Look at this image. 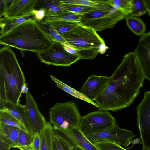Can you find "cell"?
Segmentation results:
<instances>
[{
	"mask_svg": "<svg viewBox=\"0 0 150 150\" xmlns=\"http://www.w3.org/2000/svg\"><path fill=\"white\" fill-rule=\"evenodd\" d=\"M67 43L75 49L80 60L93 59L108 48L103 38L93 29L80 24L61 35Z\"/></svg>",
	"mask_w": 150,
	"mask_h": 150,
	"instance_id": "277c9868",
	"label": "cell"
},
{
	"mask_svg": "<svg viewBox=\"0 0 150 150\" xmlns=\"http://www.w3.org/2000/svg\"><path fill=\"white\" fill-rule=\"evenodd\" d=\"M26 100L25 105L34 134H39L47 122L39 110L36 102L29 91L26 93Z\"/></svg>",
	"mask_w": 150,
	"mask_h": 150,
	"instance_id": "5bb4252c",
	"label": "cell"
},
{
	"mask_svg": "<svg viewBox=\"0 0 150 150\" xmlns=\"http://www.w3.org/2000/svg\"><path fill=\"white\" fill-rule=\"evenodd\" d=\"M144 1L148 8V12L150 11V0H144Z\"/></svg>",
	"mask_w": 150,
	"mask_h": 150,
	"instance_id": "ab89813d",
	"label": "cell"
},
{
	"mask_svg": "<svg viewBox=\"0 0 150 150\" xmlns=\"http://www.w3.org/2000/svg\"><path fill=\"white\" fill-rule=\"evenodd\" d=\"M148 14L149 15V16L150 17V11L148 12Z\"/></svg>",
	"mask_w": 150,
	"mask_h": 150,
	"instance_id": "b9f144b4",
	"label": "cell"
},
{
	"mask_svg": "<svg viewBox=\"0 0 150 150\" xmlns=\"http://www.w3.org/2000/svg\"><path fill=\"white\" fill-rule=\"evenodd\" d=\"M136 109L142 150H150V91L144 92V98Z\"/></svg>",
	"mask_w": 150,
	"mask_h": 150,
	"instance_id": "9c48e42d",
	"label": "cell"
},
{
	"mask_svg": "<svg viewBox=\"0 0 150 150\" xmlns=\"http://www.w3.org/2000/svg\"><path fill=\"white\" fill-rule=\"evenodd\" d=\"M34 135L21 129L17 148L20 150H33L32 143Z\"/></svg>",
	"mask_w": 150,
	"mask_h": 150,
	"instance_id": "484cf974",
	"label": "cell"
},
{
	"mask_svg": "<svg viewBox=\"0 0 150 150\" xmlns=\"http://www.w3.org/2000/svg\"><path fill=\"white\" fill-rule=\"evenodd\" d=\"M21 129L0 122V142L17 148Z\"/></svg>",
	"mask_w": 150,
	"mask_h": 150,
	"instance_id": "e0dca14e",
	"label": "cell"
},
{
	"mask_svg": "<svg viewBox=\"0 0 150 150\" xmlns=\"http://www.w3.org/2000/svg\"><path fill=\"white\" fill-rule=\"evenodd\" d=\"M49 117L53 129L62 131L78 128L81 117L76 105L71 101L56 103L50 108Z\"/></svg>",
	"mask_w": 150,
	"mask_h": 150,
	"instance_id": "5b68a950",
	"label": "cell"
},
{
	"mask_svg": "<svg viewBox=\"0 0 150 150\" xmlns=\"http://www.w3.org/2000/svg\"><path fill=\"white\" fill-rule=\"evenodd\" d=\"M110 76L106 87L94 100L98 110L116 112L129 106L138 96L146 79L134 52L124 56Z\"/></svg>",
	"mask_w": 150,
	"mask_h": 150,
	"instance_id": "6da1fadb",
	"label": "cell"
},
{
	"mask_svg": "<svg viewBox=\"0 0 150 150\" xmlns=\"http://www.w3.org/2000/svg\"><path fill=\"white\" fill-rule=\"evenodd\" d=\"M111 77L91 74L81 88L79 92L92 101L102 92L108 84Z\"/></svg>",
	"mask_w": 150,
	"mask_h": 150,
	"instance_id": "7c38bea8",
	"label": "cell"
},
{
	"mask_svg": "<svg viewBox=\"0 0 150 150\" xmlns=\"http://www.w3.org/2000/svg\"><path fill=\"white\" fill-rule=\"evenodd\" d=\"M38 22L47 34L54 41H57L62 44L67 43L62 36L55 30L50 22L43 24L38 21Z\"/></svg>",
	"mask_w": 150,
	"mask_h": 150,
	"instance_id": "4dcf8cb0",
	"label": "cell"
},
{
	"mask_svg": "<svg viewBox=\"0 0 150 150\" xmlns=\"http://www.w3.org/2000/svg\"><path fill=\"white\" fill-rule=\"evenodd\" d=\"M0 110L5 111L12 115L25 127L28 133L34 135L25 105H23L20 103L16 104L0 100Z\"/></svg>",
	"mask_w": 150,
	"mask_h": 150,
	"instance_id": "2e32d148",
	"label": "cell"
},
{
	"mask_svg": "<svg viewBox=\"0 0 150 150\" xmlns=\"http://www.w3.org/2000/svg\"><path fill=\"white\" fill-rule=\"evenodd\" d=\"M40 139L39 134H35L32 143L33 150H40Z\"/></svg>",
	"mask_w": 150,
	"mask_h": 150,
	"instance_id": "e575fe53",
	"label": "cell"
},
{
	"mask_svg": "<svg viewBox=\"0 0 150 150\" xmlns=\"http://www.w3.org/2000/svg\"><path fill=\"white\" fill-rule=\"evenodd\" d=\"M0 122L18 128L28 132L25 127L18 120L5 111L0 110Z\"/></svg>",
	"mask_w": 150,
	"mask_h": 150,
	"instance_id": "4316f807",
	"label": "cell"
},
{
	"mask_svg": "<svg viewBox=\"0 0 150 150\" xmlns=\"http://www.w3.org/2000/svg\"><path fill=\"white\" fill-rule=\"evenodd\" d=\"M61 1L63 3L91 7L97 10H110L112 8L109 5L103 3L101 0H61Z\"/></svg>",
	"mask_w": 150,
	"mask_h": 150,
	"instance_id": "cb8c5ba5",
	"label": "cell"
},
{
	"mask_svg": "<svg viewBox=\"0 0 150 150\" xmlns=\"http://www.w3.org/2000/svg\"><path fill=\"white\" fill-rule=\"evenodd\" d=\"M82 15L69 12L61 15L52 17H45L43 20L38 21L45 23L56 21H64L80 23Z\"/></svg>",
	"mask_w": 150,
	"mask_h": 150,
	"instance_id": "d4e9b609",
	"label": "cell"
},
{
	"mask_svg": "<svg viewBox=\"0 0 150 150\" xmlns=\"http://www.w3.org/2000/svg\"><path fill=\"white\" fill-rule=\"evenodd\" d=\"M42 1L46 8L45 17H52L64 14L69 11L64 9L62 6L60 0H51Z\"/></svg>",
	"mask_w": 150,
	"mask_h": 150,
	"instance_id": "44dd1931",
	"label": "cell"
},
{
	"mask_svg": "<svg viewBox=\"0 0 150 150\" xmlns=\"http://www.w3.org/2000/svg\"><path fill=\"white\" fill-rule=\"evenodd\" d=\"M62 144L64 150H71V146L66 142L64 141H62Z\"/></svg>",
	"mask_w": 150,
	"mask_h": 150,
	"instance_id": "8d00e7d4",
	"label": "cell"
},
{
	"mask_svg": "<svg viewBox=\"0 0 150 150\" xmlns=\"http://www.w3.org/2000/svg\"><path fill=\"white\" fill-rule=\"evenodd\" d=\"M54 42L35 19L26 21L0 35V43L4 46L36 53L47 49Z\"/></svg>",
	"mask_w": 150,
	"mask_h": 150,
	"instance_id": "7a4b0ae2",
	"label": "cell"
},
{
	"mask_svg": "<svg viewBox=\"0 0 150 150\" xmlns=\"http://www.w3.org/2000/svg\"><path fill=\"white\" fill-rule=\"evenodd\" d=\"M104 4L118 10L126 16H129L132 11V0H101Z\"/></svg>",
	"mask_w": 150,
	"mask_h": 150,
	"instance_id": "603a6c76",
	"label": "cell"
},
{
	"mask_svg": "<svg viewBox=\"0 0 150 150\" xmlns=\"http://www.w3.org/2000/svg\"><path fill=\"white\" fill-rule=\"evenodd\" d=\"M38 0H12L9 5L0 13V17L9 19L25 17L33 13Z\"/></svg>",
	"mask_w": 150,
	"mask_h": 150,
	"instance_id": "4fadbf2b",
	"label": "cell"
},
{
	"mask_svg": "<svg viewBox=\"0 0 150 150\" xmlns=\"http://www.w3.org/2000/svg\"><path fill=\"white\" fill-rule=\"evenodd\" d=\"M47 9L44 8H42L33 11L35 14V19L38 21H40L44 19L46 16V13Z\"/></svg>",
	"mask_w": 150,
	"mask_h": 150,
	"instance_id": "d6a6232c",
	"label": "cell"
},
{
	"mask_svg": "<svg viewBox=\"0 0 150 150\" xmlns=\"http://www.w3.org/2000/svg\"><path fill=\"white\" fill-rule=\"evenodd\" d=\"M62 45L65 49L68 52L72 54L78 56L76 50L74 48L70 46L67 43L62 44Z\"/></svg>",
	"mask_w": 150,
	"mask_h": 150,
	"instance_id": "d590c367",
	"label": "cell"
},
{
	"mask_svg": "<svg viewBox=\"0 0 150 150\" xmlns=\"http://www.w3.org/2000/svg\"><path fill=\"white\" fill-rule=\"evenodd\" d=\"M36 54L42 62L48 65L68 66L80 60L79 56L69 53L62 43L56 41L47 49Z\"/></svg>",
	"mask_w": 150,
	"mask_h": 150,
	"instance_id": "ba28073f",
	"label": "cell"
},
{
	"mask_svg": "<svg viewBox=\"0 0 150 150\" xmlns=\"http://www.w3.org/2000/svg\"><path fill=\"white\" fill-rule=\"evenodd\" d=\"M0 150H10L9 149H6L3 148H0Z\"/></svg>",
	"mask_w": 150,
	"mask_h": 150,
	"instance_id": "60d3db41",
	"label": "cell"
},
{
	"mask_svg": "<svg viewBox=\"0 0 150 150\" xmlns=\"http://www.w3.org/2000/svg\"><path fill=\"white\" fill-rule=\"evenodd\" d=\"M50 76L51 79L56 83L57 87L75 97L89 103L96 107H98V105L96 103L91 100L79 91L67 85L54 76L51 75H50Z\"/></svg>",
	"mask_w": 150,
	"mask_h": 150,
	"instance_id": "ffe728a7",
	"label": "cell"
},
{
	"mask_svg": "<svg viewBox=\"0 0 150 150\" xmlns=\"http://www.w3.org/2000/svg\"><path fill=\"white\" fill-rule=\"evenodd\" d=\"M25 83L15 53L11 47L4 46L0 49V100L18 104Z\"/></svg>",
	"mask_w": 150,
	"mask_h": 150,
	"instance_id": "3957f363",
	"label": "cell"
},
{
	"mask_svg": "<svg viewBox=\"0 0 150 150\" xmlns=\"http://www.w3.org/2000/svg\"><path fill=\"white\" fill-rule=\"evenodd\" d=\"M71 150H84L82 148L79 146H71Z\"/></svg>",
	"mask_w": 150,
	"mask_h": 150,
	"instance_id": "f35d334b",
	"label": "cell"
},
{
	"mask_svg": "<svg viewBox=\"0 0 150 150\" xmlns=\"http://www.w3.org/2000/svg\"><path fill=\"white\" fill-rule=\"evenodd\" d=\"M35 19L33 12L25 17L9 19L3 17L0 19V35L6 33L20 24L28 20Z\"/></svg>",
	"mask_w": 150,
	"mask_h": 150,
	"instance_id": "ac0fdd59",
	"label": "cell"
},
{
	"mask_svg": "<svg viewBox=\"0 0 150 150\" xmlns=\"http://www.w3.org/2000/svg\"><path fill=\"white\" fill-rule=\"evenodd\" d=\"M125 19L128 27L136 35L141 36L145 33V25L141 19L129 16H127Z\"/></svg>",
	"mask_w": 150,
	"mask_h": 150,
	"instance_id": "7402d4cb",
	"label": "cell"
},
{
	"mask_svg": "<svg viewBox=\"0 0 150 150\" xmlns=\"http://www.w3.org/2000/svg\"><path fill=\"white\" fill-rule=\"evenodd\" d=\"M91 143L101 141L114 142L123 147H127L129 142L135 137L131 131L122 129L117 124L103 131L85 136Z\"/></svg>",
	"mask_w": 150,
	"mask_h": 150,
	"instance_id": "30bf717a",
	"label": "cell"
},
{
	"mask_svg": "<svg viewBox=\"0 0 150 150\" xmlns=\"http://www.w3.org/2000/svg\"><path fill=\"white\" fill-rule=\"evenodd\" d=\"M40 139V150H53L54 133L52 126L49 122L39 133Z\"/></svg>",
	"mask_w": 150,
	"mask_h": 150,
	"instance_id": "d6986e66",
	"label": "cell"
},
{
	"mask_svg": "<svg viewBox=\"0 0 150 150\" xmlns=\"http://www.w3.org/2000/svg\"><path fill=\"white\" fill-rule=\"evenodd\" d=\"M126 16L113 8L110 10H95L82 15L79 24L96 31L101 32L113 28L118 22Z\"/></svg>",
	"mask_w": 150,
	"mask_h": 150,
	"instance_id": "8992f818",
	"label": "cell"
},
{
	"mask_svg": "<svg viewBox=\"0 0 150 150\" xmlns=\"http://www.w3.org/2000/svg\"><path fill=\"white\" fill-rule=\"evenodd\" d=\"M117 124L116 119L110 112L98 110L81 116L78 129L86 136L103 131Z\"/></svg>",
	"mask_w": 150,
	"mask_h": 150,
	"instance_id": "52a82bcc",
	"label": "cell"
},
{
	"mask_svg": "<svg viewBox=\"0 0 150 150\" xmlns=\"http://www.w3.org/2000/svg\"><path fill=\"white\" fill-rule=\"evenodd\" d=\"M132 11L129 16L137 17L148 12L144 0H132Z\"/></svg>",
	"mask_w": 150,
	"mask_h": 150,
	"instance_id": "f546056e",
	"label": "cell"
},
{
	"mask_svg": "<svg viewBox=\"0 0 150 150\" xmlns=\"http://www.w3.org/2000/svg\"><path fill=\"white\" fill-rule=\"evenodd\" d=\"M53 150H64L61 138L54 134L53 136Z\"/></svg>",
	"mask_w": 150,
	"mask_h": 150,
	"instance_id": "836d02e7",
	"label": "cell"
},
{
	"mask_svg": "<svg viewBox=\"0 0 150 150\" xmlns=\"http://www.w3.org/2000/svg\"><path fill=\"white\" fill-rule=\"evenodd\" d=\"M60 2L62 6L68 11L82 16L96 10L93 8L84 5L63 3L61 0Z\"/></svg>",
	"mask_w": 150,
	"mask_h": 150,
	"instance_id": "83f0119b",
	"label": "cell"
},
{
	"mask_svg": "<svg viewBox=\"0 0 150 150\" xmlns=\"http://www.w3.org/2000/svg\"><path fill=\"white\" fill-rule=\"evenodd\" d=\"M134 52L142 73L150 81V31L141 36Z\"/></svg>",
	"mask_w": 150,
	"mask_h": 150,
	"instance_id": "8fae6325",
	"label": "cell"
},
{
	"mask_svg": "<svg viewBox=\"0 0 150 150\" xmlns=\"http://www.w3.org/2000/svg\"><path fill=\"white\" fill-rule=\"evenodd\" d=\"M50 22L55 30L60 35L71 31L79 24V23L78 22L64 21H56Z\"/></svg>",
	"mask_w": 150,
	"mask_h": 150,
	"instance_id": "f1b7e54d",
	"label": "cell"
},
{
	"mask_svg": "<svg viewBox=\"0 0 150 150\" xmlns=\"http://www.w3.org/2000/svg\"><path fill=\"white\" fill-rule=\"evenodd\" d=\"M27 83H25L23 85L21 88V92L22 93H27L28 91V88L27 87Z\"/></svg>",
	"mask_w": 150,
	"mask_h": 150,
	"instance_id": "74e56055",
	"label": "cell"
},
{
	"mask_svg": "<svg viewBox=\"0 0 150 150\" xmlns=\"http://www.w3.org/2000/svg\"><path fill=\"white\" fill-rule=\"evenodd\" d=\"M93 144L100 150H127L118 144L109 141H99Z\"/></svg>",
	"mask_w": 150,
	"mask_h": 150,
	"instance_id": "1f68e13d",
	"label": "cell"
},
{
	"mask_svg": "<svg viewBox=\"0 0 150 150\" xmlns=\"http://www.w3.org/2000/svg\"><path fill=\"white\" fill-rule=\"evenodd\" d=\"M53 130L55 134L66 141L71 146H79L84 150H100L86 138L78 128L66 131Z\"/></svg>",
	"mask_w": 150,
	"mask_h": 150,
	"instance_id": "9a60e30c",
	"label": "cell"
}]
</instances>
